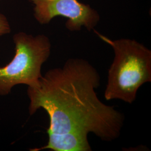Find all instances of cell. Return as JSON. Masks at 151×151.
I'll list each match as a JSON object with an SVG mask.
<instances>
[{
    "label": "cell",
    "mask_w": 151,
    "mask_h": 151,
    "mask_svg": "<svg viewBox=\"0 0 151 151\" xmlns=\"http://www.w3.org/2000/svg\"><path fill=\"white\" fill-rule=\"evenodd\" d=\"M100 78L87 60H67L62 67L42 76L38 86L27 87L29 114L40 109L46 111L49 118L48 134L91 133L103 141L116 139L124 125V115L97 97Z\"/></svg>",
    "instance_id": "1"
},
{
    "label": "cell",
    "mask_w": 151,
    "mask_h": 151,
    "mask_svg": "<svg viewBox=\"0 0 151 151\" xmlns=\"http://www.w3.org/2000/svg\"><path fill=\"white\" fill-rule=\"evenodd\" d=\"M96 33L114 52L113 63L108 70L105 99L132 104L140 87L151 82V50L135 40H112Z\"/></svg>",
    "instance_id": "2"
},
{
    "label": "cell",
    "mask_w": 151,
    "mask_h": 151,
    "mask_svg": "<svg viewBox=\"0 0 151 151\" xmlns=\"http://www.w3.org/2000/svg\"><path fill=\"white\" fill-rule=\"evenodd\" d=\"M15 53L11 61L0 67V96L9 95L14 87L25 85L38 86L42 77V67L48 60L52 44L49 38L39 34L34 36L25 32L13 37Z\"/></svg>",
    "instance_id": "3"
},
{
    "label": "cell",
    "mask_w": 151,
    "mask_h": 151,
    "mask_svg": "<svg viewBox=\"0 0 151 151\" xmlns=\"http://www.w3.org/2000/svg\"><path fill=\"white\" fill-rule=\"evenodd\" d=\"M34 5V16L40 24H47L57 16L67 19L65 27L70 32L94 30L100 16L91 6L78 0H28Z\"/></svg>",
    "instance_id": "4"
},
{
    "label": "cell",
    "mask_w": 151,
    "mask_h": 151,
    "mask_svg": "<svg viewBox=\"0 0 151 151\" xmlns=\"http://www.w3.org/2000/svg\"><path fill=\"white\" fill-rule=\"evenodd\" d=\"M45 146L33 148L31 151L50 150L54 151H91L88 140V135L75 133H50Z\"/></svg>",
    "instance_id": "5"
},
{
    "label": "cell",
    "mask_w": 151,
    "mask_h": 151,
    "mask_svg": "<svg viewBox=\"0 0 151 151\" xmlns=\"http://www.w3.org/2000/svg\"><path fill=\"white\" fill-rule=\"evenodd\" d=\"M11 32V27L4 15L0 14V37L8 34Z\"/></svg>",
    "instance_id": "6"
}]
</instances>
